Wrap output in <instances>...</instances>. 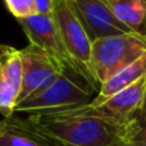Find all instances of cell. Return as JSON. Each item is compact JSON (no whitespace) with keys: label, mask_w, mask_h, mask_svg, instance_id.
Here are the masks:
<instances>
[{"label":"cell","mask_w":146,"mask_h":146,"mask_svg":"<svg viewBox=\"0 0 146 146\" xmlns=\"http://www.w3.org/2000/svg\"><path fill=\"white\" fill-rule=\"evenodd\" d=\"M0 146H59L58 144L35 129L26 118L13 115L5 119L0 132Z\"/></svg>","instance_id":"30bf717a"},{"label":"cell","mask_w":146,"mask_h":146,"mask_svg":"<svg viewBox=\"0 0 146 146\" xmlns=\"http://www.w3.org/2000/svg\"><path fill=\"white\" fill-rule=\"evenodd\" d=\"M53 15L60 40L76 72L80 73L95 90L99 91L100 85L92 67V41L76 14L71 1L55 0Z\"/></svg>","instance_id":"3957f363"},{"label":"cell","mask_w":146,"mask_h":146,"mask_svg":"<svg viewBox=\"0 0 146 146\" xmlns=\"http://www.w3.org/2000/svg\"><path fill=\"white\" fill-rule=\"evenodd\" d=\"M35 129L59 146H122L137 123L122 122L87 104L73 110L27 115Z\"/></svg>","instance_id":"6da1fadb"},{"label":"cell","mask_w":146,"mask_h":146,"mask_svg":"<svg viewBox=\"0 0 146 146\" xmlns=\"http://www.w3.org/2000/svg\"><path fill=\"white\" fill-rule=\"evenodd\" d=\"M36 14H51L54 12L55 0H33Z\"/></svg>","instance_id":"9a60e30c"},{"label":"cell","mask_w":146,"mask_h":146,"mask_svg":"<svg viewBox=\"0 0 146 146\" xmlns=\"http://www.w3.org/2000/svg\"><path fill=\"white\" fill-rule=\"evenodd\" d=\"M21 54H22V88L18 104L48 86L59 72L63 71L51 60V58L45 51L36 48L35 45L30 44L25 49H21Z\"/></svg>","instance_id":"ba28073f"},{"label":"cell","mask_w":146,"mask_h":146,"mask_svg":"<svg viewBox=\"0 0 146 146\" xmlns=\"http://www.w3.org/2000/svg\"><path fill=\"white\" fill-rule=\"evenodd\" d=\"M91 41L108 36L132 33L111 12L106 0H69Z\"/></svg>","instance_id":"8992f818"},{"label":"cell","mask_w":146,"mask_h":146,"mask_svg":"<svg viewBox=\"0 0 146 146\" xmlns=\"http://www.w3.org/2000/svg\"><path fill=\"white\" fill-rule=\"evenodd\" d=\"M18 23L31 45H35L36 48L45 51L60 69L72 68L76 71L60 40L53 13L33 14L25 19H18Z\"/></svg>","instance_id":"5b68a950"},{"label":"cell","mask_w":146,"mask_h":146,"mask_svg":"<svg viewBox=\"0 0 146 146\" xmlns=\"http://www.w3.org/2000/svg\"><path fill=\"white\" fill-rule=\"evenodd\" d=\"M122 146H146V124H141L137 121Z\"/></svg>","instance_id":"5bb4252c"},{"label":"cell","mask_w":146,"mask_h":146,"mask_svg":"<svg viewBox=\"0 0 146 146\" xmlns=\"http://www.w3.org/2000/svg\"><path fill=\"white\" fill-rule=\"evenodd\" d=\"M137 121L141 124H146V95H145V100H144V105H142L141 110H140L139 115H137Z\"/></svg>","instance_id":"2e32d148"},{"label":"cell","mask_w":146,"mask_h":146,"mask_svg":"<svg viewBox=\"0 0 146 146\" xmlns=\"http://www.w3.org/2000/svg\"><path fill=\"white\" fill-rule=\"evenodd\" d=\"M4 124H5V119H0V132L4 128Z\"/></svg>","instance_id":"e0dca14e"},{"label":"cell","mask_w":146,"mask_h":146,"mask_svg":"<svg viewBox=\"0 0 146 146\" xmlns=\"http://www.w3.org/2000/svg\"><path fill=\"white\" fill-rule=\"evenodd\" d=\"M117 19L132 33L146 38V0H106Z\"/></svg>","instance_id":"7c38bea8"},{"label":"cell","mask_w":146,"mask_h":146,"mask_svg":"<svg viewBox=\"0 0 146 146\" xmlns=\"http://www.w3.org/2000/svg\"><path fill=\"white\" fill-rule=\"evenodd\" d=\"M95 91L80 73L64 68L48 86L18 104L15 113L37 115L73 110L90 104Z\"/></svg>","instance_id":"7a4b0ae2"},{"label":"cell","mask_w":146,"mask_h":146,"mask_svg":"<svg viewBox=\"0 0 146 146\" xmlns=\"http://www.w3.org/2000/svg\"><path fill=\"white\" fill-rule=\"evenodd\" d=\"M146 53V38L122 33L92 41V67L99 85Z\"/></svg>","instance_id":"277c9868"},{"label":"cell","mask_w":146,"mask_h":146,"mask_svg":"<svg viewBox=\"0 0 146 146\" xmlns=\"http://www.w3.org/2000/svg\"><path fill=\"white\" fill-rule=\"evenodd\" d=\"M8 12L15 19H25L36 14V8L33 0H4Z\"/></svg>","instance_id":"4fadbf2b"},{"label":"cell","mask_w":146,"mask_h":146,"mask_svg":"<svg viewBox=\"0 0 146 146\" xmlns=\"http://www.w3.org/2000/svg\"><path fill=\"white\" fill-rule=\"evenodd\" d=\"M145 95L146 76L95 108L122 122H133L137 119V115L144 105Z\"/></svg>","instance_id":"9c48e42d"},{"label":"cell","mask_w":146,"mask_h":146,"mask_svg":"<svg viewBox=\"0 0 146 146\" xmlns=\"http://www.w3.org/2000/svg\"><path fill=\"white\" fill-rule=\"evenodd\" d=\"M146 76V53L142 56H140L133 63L128 64L127 67L119 69L117 73H114L108 81L100 86L98 91V95L92 99L91 105L99 106L106 101L109 98L115 95L117 92L122 91L123 88L128 87L129 85L135 83L140 78Z\"/></svg>","instance_id":"8fae6325"},{"label":"cell","mask_w":146,"mask_h":146,"mask_svg":"<svg viewBox=\"0 0 146 146\" xmlns=\"http://www.w3.org/2000/svg\"><path fill=\"white\" fill-rule=\"evenodd\" d=\"M22 88V54L14 46L0 44V114L3 119L15 115Z\"/></svg>","instance_id":"52a82bcc"}]
</instances>
